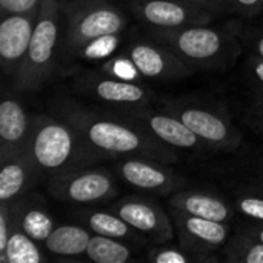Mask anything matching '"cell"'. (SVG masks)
I'll use <instances>...</instances> for the list:
<instances>
[{"label": "cell", "instance_id": "2e32d148", "mask_svg": "<svg viewBox=\"0 0 263 263\" xmlns=\"http://www.w3.org/2000/svg\"><path fill=\"white\" fill-rule=\"evenodd\" d=\"M32 129V116L23 105L6 97L0 105V163L28 151Z\"/></svg>", "mask_w": 263, "mask_h": 263}, {"label": "cell", "instance_id": "7c38bea8", "mask_svg": "<svg viewBox=\"0 0 263 263\" xmlns=\"http://www.w3.org/2000/svg\"><path fill=\"white\" fill-rule=\"evenodd\" d=\"M131 14L153 29H179L196 25H210L219 14L194 6L185 0H133Z\"/></svg>", "mask_w": 263, "mask_h": 263}, {"label": "cell", "instance_id": "cb8c5ba5", "mask_svg": "<svg viewBox=\"0 0 263 263\" xmlns=\"http://www.w3.org/2000/svg\"><path fill=\"white\" fill-rule=\"evenodd\" d=\"M45 260L39 242L28 236L22 228H17L9 236L5 251L0 253L2 263H42Z\"/></svg>", "mask_w": 263, "mask_h": 263}, {"label": "cell", "instance_id": "ac0fdd59", "mask_svg": "<svg viewBox=\"0 0 263 263\" xmlns=\"http://www.w3.org/2000/svg\"><path fill=\"white\" fill-rule=\"evenodd\" d=\"M40 177L43 176L28 151L3 162L0 171V202L17 200L32 190Z\"/></svg>", "mask_w": 263, "mask_h": 263}, {"label": "cell", "instance_id": "9c48e42d", "mask_svg": "<svg viewBox=\"0 0 263 263\" xmlns=\"http://www.w3.org/2000/svg\"><path fill=\"white\" fill-rule=\"evenodd\" d=\"M170 165L171 163L151 157L129 156L117 160L114 171L119 180L133 190L148 196L168 199L171 194L188 185V180L182 174L176 173Z\"/></svg>", "mask_w": 263, "mask_h": 263}, {"label": "cell", "instance_id": "d4e9b609", "mask_svg": "<svg viewBox=\"0 0 263 263\" xmlns=\"http://www.w3.org/2000/svg\"><path fill=\"white\" fill-rule=\"evenodd\" d=\"M231 197L234 208L240 216L248 220L263 222V193L250 186L248 183L239 180L230 185Z\"/></svg>", "mask_w": 263, "mask_h": 263}, {"label": "cell", "instance_id": "7402d4cb", "mask_svg": "<svg viewBox=\"0 0 263 263\" xmlns=\"http://www.w3.org/2000/svg\"><path fill=\"white\" fill-rule=\"evenodd\" d=\"M17 206L18 228H22L28 236H31L39 243H43L45 239L54 230V220L49 213L37 203H25L23 200H14Z\"/></svg>", "mask_w": 263, "mask_h": 263}, {"label": "cell", "instance_id": "d590c367", "mask_svg": "<svg viewBox=\"0 0 263 263\" xmlns=\"http://www.w3.org/2000/svg\"><path fill=\"white\" fill-rule=\"evenodd\" d=\"M194 6H199V8H205V9H210V11H214L217 14L223 12V2L225 0H185Z\"/></svg>", "mask_w": 263, "mask_h": 263}, {"label": "cell", "instance_id": "4316f807", "mask_svg": "<svg viewBox=\"0 0 263 263\" xmlns=\"http://www.w3.org/2000/svg\"><path fill=\"white\" fill-rule=\"evenodd\" d=\"M100 71L111 77L126 80V82H142L143 80V76L140 74L136 63L131 60V57L128 54L111 55V59L103 62Z\"/></svg>", "mask_w": 263, "mask_h": 263}, {"label": "cell", "instance_id": "836d02e7", "mask_svg": "<svg viewBox=\"0 0 263 263\" xmlns=\"http://www.w3.org/2000/svg\"><path fill=\"white\" fill-rule=\"evenodd\" d=\"M251 123L253 128L263 137V97H256L251 109Z\"/></svg>", "mask_w": 263, "mask_h": 263}, {"label": "cell", "instance_id": "7a4b0ae2", "mask_svg": "<svg viewBox=\"0 0 263 263\" xmlns=\"http://www.w3.org/2000/svg\"><path fill=\"white\" fill-rule=\"evenodd\" d=\"M148 35L170 48L196 71L225 69L237 59L243 48L230 23L223 28L210 25H196L179 29L149 28Z\"/></svg>", "mask_w": 263, "mask_h": 263}, {"label": "cell", "instance_id": "5bb4252c", "mask_svg": "<svg viewBox=\"0 0 263 263\" xmlns=\"http://www.w3.org/2000/svg\"><path fill=\"white\" fill-rule=\"evenodd\" d=\"M125 54L131 57L143 79L171 82L180 80L196 72L194 68L186 65L170 48L151 39H133Z\"/></svg>", "mask_w": 263, "mask_h": 263}, {"label": "cell", "instance_id": "9a60e30c", "mask_svg": "<svg viewBox=\"0 0 263 263\" xmlns=\"http://www.w3.org/2000/svg\"><path fill=\"white\" fill-rule=\"evenodd\" d=\"M39 8L25 14H9L0 23V59L5 74L15 77L26 55Z\"/></svg>", "mask_w": 263, "mask_h": 263}, {"label": "cell", "instance_id": "8fae6325", "mask_svg": "<svg viewBox=\"0 0 263 263\" xmlns=\"http://www.w3.org/2000/svg\"><path fill=\"white\" fill-rule=\"evenodd\" d=\"M109 210L126 220L151 245L171 242L176 236L170 210L166 211L153 197L143 196V193L112 200Z\"/></svg>", "mask_w": 263, "mask_h": 263}, {"label": "cell", "instance_id": "d6a6232c", "mask_svg": "<svg viewBox=\"0 0 263 263\" xmlns=\"http://www.w3.org/2000/svg\"><path fill=\"white\" fill-rule=\"evenodd\" d=\"M43 0H0V8L3 15L9 14H25L40 6Z\"/></svg>", "mask_w": 263, "mask_h": 263}, {"label": "cell", "instance_id": "e0dca14e", "mask_svg": "<svg viewBox=\"0 0 263 263\" xmlns=\"http://www.w3.org/2000/svg\"><path fill=\"white\" fill-rule=\"evenodd\" d=\"M168 206L203 219L230 223L236 216L233 202L203 188H183L168 197Z\"/></svg>", "mask_w": 263, "mask_h": 263}, {"label": "cell", "instance_id": "30bf717a", "mask_svg": "<svg viewBox=\"0 0 263 263\" xmlns=\"http://www.w3.org/2000/svg\"><path fill=\"white\" fill-rule=\"evenodd\" d=\"M77 96L88 97L109 108L148 106L154 99L151 88L142 82H126L111 77L102 71H86L72 80Z\"/></svg>", "mask_w": 263, "mask_h": 263}, {"label": "cell", "instance_id": "44dd1931", "mask_svg": "<svg viewBox=\"0 0 263 263\" xmlns=\"http://www.w3.org/2000/svg\"><path fill=\"white\" fill-rule=\"evenodd\" d=\"M134 247L137 245L126 240L92 234L86 257L96 263H128L134 259Z\"/></svg>", "mask_w": 263, "mask_h": 263}, {"label": "cell", "instance_id": "52a82bcc", "mask_svg": "<svg viewBox=\"0 0 263 263\" xmlns=\"http://www.w3.org/2000/svg\"><path fill=\"white\" fill-rule=\"evenodd\" d=\"M116 171L100 166H83L48 177L49 194L68 205H100L119 196Z\"/></svg>", "mask_w": 263, "mask_h": 263}, {"label": "cell", "instance_id": "3957f363", "mask_svg": "<svg viewBox=\"0 0 263 263\" xmlns=\"http://www.w3.org/2000/svg\"><path fill=\"white\" fill-rule=\"evenodd\" d=\"M28 153L43 177L99 163L77 129L54 114L32 116Z\"/></svg>", "mask_w": 263, "mask_h": 263}, {"label": "cell", "instance_id": "f1b7e54d", "mask_svg": "<svg viewBox=\"0 0 263 263\" xmlns=\"http://www.w3.org/2000/svg\"><path fill=\"white\" fill-rule=\"evenodd\" d=\"M230 25L239 37L242 46L248 48L251 54L263 59V26H248L242 22H230Z\"/></svg>", "mask_w": 263, "mask_h": 263}, {"label": "cell", "instance_id": "ffe728a7", "mask_svg": "<svg viewBox=\"0 0 263 263\" xmlns=\"http://www.w3.org/2000/svg\"><path fill=\"white\" fill-rule=\"evenodd\" d=\"M92 233L83 225H59L42 243L43 248L59 257H79L86 254Z\"/></svg>", "mask_w": 263, "mask_h": 263}, {"label": "cell", "instance_id": "603a6c76", "mask_svg": "<svg viewBox=\"0 0 263 263\" xmlns=\"http://www.w3.org/2000/svg\"><path fill=\"white\" fill-rule=\"evenodd\" d=\"M220 257L230 263H263V242L236 228L220 250Z\"/></svg>", "mask_w": 263, "mask_h": 263}, {"label": "cell", "instance_id": "83f0119b", "mask_svg": "<svg viewBox=\"0 0 263 263\" xmlns=\"http://www.w3.org/2000/svg\"><path fill=\"white\" fill-rule=\"evenodd\" d=\"M120 40H122V34H108V35L99 37L89 42L86 46H83L76 55V59L99 60V59L109 57L120 45Z\"/></svg>", "mask_w": 263, "mask_h": 263}, {"label": "cell", "instance_id": "1f68e13d", "mask_svg": "<svg viewBox=\"0 0 263 263\" xmlns=\"http://www.w3.org/2000/svg\"><path fill=\"white\" fill-rule=\"evenodd\" d=\"M240 180L263 193V160H254L242 168Z\"/></svg>", "mask_w": 263, "mask_h": 263}, {"label": "cell", "instance_id": "484cf974", "mask_svg": "<svg viewBox=\"0 0 263 263\" xmlns=\"http://www.w3.org/2000/svg\"><path fill=\"white\" fill-rule=\"evenodd\" d=\"M166 243H159L153 247L148 253V260L153 263H197L222 260L220 256H200L183 250L180 245L176 247Z\"/></svg>", "mask_w": 263, "mask_h": 263}, {"label": "cell", "instance_id": "5b68a950", "mask_svg": "<svg viewBox=\"0 0 263 263\" xmlns=\"http://www.w3.org/2000/svg\"><path fill=\"white\" fill-rule=\"evenodd\" d=\"M63 43L62 54L76 59L89 42L108 35L122 34L128 17L114 0H63Z\"/></svg>", "mask_w": 263, "mask_h": 263}, {"label": "cell", "instance_id": "f546056e", "mask_svg": "<svg viewBox=\"0 0 263 263\" xmlns=\"http://www.w3.org/2000/svg\"><path fill=\"white\" fill-rule=\"evenodd\" d=\"M245 74L248 83L253 86L256 97H263V59L250 54L245 60Z\"/></svg>", "mask_w": 263, "mask_h": 263}, {"label": "cell", "instance_id": "ba28073f", "mask_svg": "<svg viewBox=\"0 0 263 263\" xmlns=\"http://www.w3.org/2000/svg\"><path fill=\"white\" fill-rule=\"evenodd\" d=\"M109 111L143 128L146 133L176 151H188L194 156L213 153V149L202 142L179 117L165 109L156 111L148 105L139 108H111Z\"/></svg>", "mask_w": 263, "mask_h": 263}, {"label": "cell", "instance_id": "d6986e66", "mask_svg": "<svg viewBox=\"0 0 263 263\" xmlns=\"http://www.w3.org/2000/svg\"><path fill=\"white\" fill-rule=\"evenodd\" d=\"M76 217L92 234H100V236H106V237L126 240L137 247L148 245V240L112 210H99V208L79 210Z\"/></svg>", "mask_w": 263, "mask_h": 263}, {"label": "cell", "instance_id": "e575fe53", "mask_svg": "<svg viewBox=\"0 0 263 263\" xmlns=\"http://www.w3.org/2000/svg\"><path fill=\"white\" fill-rule=\"evenodd\" d=\"M237 230L251 234L253 237L259 239L263 242V222H254V220H248L245 223H240L239 227H236Z\"/></svg>", "mask_w": 263, "mask_h": 263}, {"label": "cell", "instance_id": "6da1fadb", "mask_svg": "<svg viewBox=\"0 0 263 263\" xmlns=\"http://www.w3.org/2000/svg\"><path fill=\"white\" fill-rule=\"evenodd\" d=\"M51 112L77 129L97 162L129 156L151 157L171 165L179 162L176 149L111 111L97 112L63 97L52 102Z\"/></svg>", "mask_w": 263, "mask_h": 263}, {"label": "cell", "instance_id": "8992f818", "mask_svg": "<svg viewBox=\"0 0 263 263\" xmlns=\"http://www.w3.org/2000/svg\"><path fill=\"white\" fill-rule=\"evenodd\" d=\"M162 109L179 117L213 151H236L243 142L242 131L233 125L228 112L216 103L180 97L165 100Z\"/></svg>", "mask_w": 263, "mask_h": 263}, {"label": "cell", "instance_id": "277c9868", "mask_svg": "<svg viewBox=\"0 0 263 263\" xmlns=\"http://www.w3.org/2000/svg\"><path fill=\"white\" fill-rule=\"evenodd\" d=\"M63 43V14L60 0H43L32 37L18 72L14 77V88L23 92L40 89L52 76L59 49Z\"/></svg>", "mask_w": 263, "mask_h": 263}, {"label": "cell", "instance_id": "4fadbf2b", "mask_svg": "<svg viewBox=\"0 0 263 263\" xmlns=\"http://www.w3.org/2000/svg\"><path fill=\"white\" fill-rule=\"evenodd\" d=\"M170 208L179 245L194 254L217 256L231 236L230 223L216 222Z\"/></svg>", "mask_w": 263, "mask_h": 263}, {"label": "cell", "instance_id": "4dcf8cb0", "mask_svg": "<svg viewBox=\"0 0 263 263\" xmlns=\"http://www.w3.org/2000/svg\"><path fill=\"white\" fill-rule=\"evenodd\" d=\"M263 11V0H225L223 12L239 14L242 17H256Z\"/></svg>", "mask_w": 263, "mask_h": 263}]
</instances>
